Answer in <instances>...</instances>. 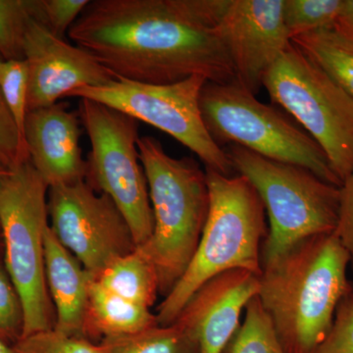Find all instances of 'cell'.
I'll use <instances>...</instances> for the list:
<instances>
[{
	"mask_svg": "<svg viewBox=\"0 0 353 353\" xmlns=\"http://www.w3.org/2000/svg\"><path fill=\"white\" fill-rule=\"evenodd\" d=\"M88 2V0H39V20L55 36L64 39L65 34H68Z\"/></svg>",
	"mask_w": 353,
	"mask_h": 353,
	"instance_id": "cell-29",
	"label": "cell"
},
{
	"mask_svg": "<svg viewBox=\"0 0 353 353\" xmlns=\"http://www.w3.org/2000/svg\"><path fill=\"white\" fill-rule=\"evenodd\" d=\"M24 313L19 294L0 262V338L13 345L22 336Z\"/></svg>",
	"mask_w": 353,
	"mask_h": 353,
	"instance_id": "cell-26",
	"label": "cell"
},
{
	"mask_svg": "<svg viewBox=\"0 0 353 353\" xmlns=\"http://www.w3.org/2000/svg\"><path fill=\"white\" fill-rule=\"evenodd\" d=\"M259 277L250 271L233 269L209 279L174 323L196 341L199 353H225L240 328L241 313L259 296Z\"/></svg>",
	"mask_w": 353,
	"mask_h": 353,
	"instance_id": "cell-14",
	"label": "cell"
},
{
	"mask_svg": "<svg viewBox=\"0 0 353 353\" xmlns=\"http://www.w3.org/2000/svg\"><path fill=\"white\" fill-rule=\"evenodd\" d=\"M29 160L27 146L0 90V163L12 170Z\"/></svg>",
	"mask_w": 353,
	"mask_h": 353,
	"instance_id": "cell-28",
	"label": "cell"
},
{
	"mask_svg": "<svg viewBox=\"0 0 353 353\" xmlns=\"http://www.w3.org/2000/svg\"><path fill=\"white\" fill-rule=\"evenodd\" d=\"M105 353H199L196 341L179 325H157L119 338L101 341Z\"/></svg>",
	"mask_w": 353,
	"mask_h": 353,
	"instance_id": "cell-20",
	"label": "cell"
},
{
	"mask_svg": "<svg viewBox=\"0 0 353 353\" xmlns=\"http://www.w3.org/2000/svg\"><path fill=\"white\" fill-rule=\"evenodd\" d=\"M345 0H284V21L290 39L299 34L332 27Z\"/></svg>",
	"mask_w": 353,
	"mask_h": 353,
	"instance_id": "cell-22",
	"label": "cell"
},
{
	"mask_svg": "<svg viewBox=\"0 0 353 353\" xmlns=\"http://www.w3.org/2000/svg\"><path fill=\"white\" fill-rule=\"evenodd\" d=\"M199 108L206 130L220 148L241 145L269 159L303 167L341 187L340 179L314 139L236 82L206 83Z\"/></svg>",
	"mask_w": 353,
	"mask_h": 353,
	"instance_id": "cell-7",
	"label": "cell"
},
{
	"mask_svg": "<svg viewBox=\"0 0 353 353\" xmlns=\"http://www.w3.org/2000/svg\"><path fill=\"white\" fill-rule=\"evenodd\" d=\"M336 234L347 250L353 268V170L341 185L340 213Z\"/></svg>",
	"mask_w": 353,
	"mask_h": 353,
	"instance_id": "cell-30",
	"label": "cell"
},
{
	"mask_svg": "<svg viewBox=\"0 0 353 353\" xmlns=\"http://www.w3.org/2000/svg\"><path fill=\"white\" fill-rule=\"evenodd\" d=\"M48 194V185L30 160L0 181L3 263L22 303V336L54 328L44 263V236L50 227Z\"/></svg>",
	"mask_w": 353,
	"mask_h": 353,
	"instance_id": "cell-6",
	"label": "cell"
},
{
	"mask_svg": "<svg viewBox=\"0 0 353 353\" xmlns=\"http://www.w3.org/2000/svg\"><path fill=\"white\" fill-rule=\"evenodd\" d=\"M229 0H94L69 38L116 78L170 85L192 76L234 83L218 32Z\"/></svg>",
	"mask_w": 353,
	"mask_h": 353,
	"instance_id": "cell-1",
	"label": "cell"
},
{
	"mask_svg": "<svg viewBox=\"0 0 353 353\" xmlns=\"http://www.w3.org/2000/svg\"><path fill=\"white\" fill-rule=\"evenodd\" d=\"M9 171L10 170H9L8 168H6L3 164L0 163V181H1V179L3 178Z\"/></svg>",
	"mask_w": 353,
	"mask_h": 353,
	"instance_id": "cell-33",
	"label": "cell"
},
{
	"mask_svg": "<svg viewBox=\"0 0 353 353\" xmlns=\"http://www.w3.org/2000/svg\"><path fill=\"white\" fill-rule=\"evenodd\" d=\"M28 88L29 69L27 61L25 59L6 60L0 57V90L24 141Z\"/></svg>",
	"mask_w": 353,
	"mask_h": 353,
	"instance_id": "cell-24",
	"label": "cell"
},
{
	"mask_svg": "<svg viewBox=\"0 0 353 353\" xmlns=\"http://www.w3.org/2000/svg\"><path fill=\"white\" fill-rule=\"evenodd\" d=\"M3 250V241H2L1 233H0V252Z\"/></svg>",
	"mask_w": 353,
	"mask_h": 353,
	"instance_id": "cell-34",
	"label": "cell"
},
{
	"mask_svg": "<svg viewBox=\"0 0 353 353\" xmlns=\"http://www.w3.org/2000/svg\"><path fill=\"white\" fill-rule=\"evenodd\" d=\"M274 104L322 148L341 183L353 170V97L290 43L265 76Z\"/></svg>",
	"mask_w": 353,
	"mask_h": 353,
	"instance_id": "cell-8",
	"label": "cell"
},
{
	"mask_svg": "<svg viewBox=\"0 0 353 353\" xmlns=\"http://www.w3.org/2000/svg\"><path fill=\"white\" fill-rule=\"evenodd\" d=\"M154 227L138 246L157 271L159 294L166 296L182 278L201 241L209 210L206 172L192 158L170 157L153 137H139Z\"/></svg>",
	"mask_w": 353,
	"mask_h": 353,
	"instance_id": "cell-4",
	"label": "cell"
},
{
	"mask_svg": "<svg viewBox=\"0 0 353 353\" xmlns=\"http://www.w3.org/2000/svg\"><path fill=\"white\" fill-rule=\"evenodd\" d=\"M334 27L353 41V0H345L343 10Z\"/></svg>",
	"mask_w": 353,
	"mask_h": 353,
	"instance_id": "cell-31",
	"label": "cell"
},
{
	"mask_svg": "<svg viewBox=\"0 0 353 353\" xmlns=\"http://www.w3.org/2000/svg\"><path fill=\"white\" fill-rule=\"evenodd\" d=\"M311 353H353V287L336 309L333 325Z\"/></svg>",
	"mask_w": 353,
	"mask_h": 353,
	"instance_id": "cell-27",
	"label": "cell"
},
{
	"mask_svg": "<svg viewBox=\"0 0 353 353\" xmlns=\"http://www.w3.org/2000/svg\"><path fill=\"white\" fill-rule=\"evenodd\" d=\"M208 82L201 76L190 77L170 85L117 78L102 87L79 88L67 97L101 102L139 122L152 125L192 150L206 168L231 176L234 168L229 157L211 138L202 120L199 97Z\"/></svg>",
	"mask_w": 353,
	"mask_h": 353,
	"instance_id": "cell-10",
	"label": "cell"
},
{
	"mask_svg": "<svg viewBox=\"0 0 353 353\" xmlns=\"http://www.w3.org/2000/svg\"><path fill=\"white\" fill-rule=\"evenodd\" d=\"M79 117L90 141L85 181L112 199L127 220L137 246L143 245L152 236L154 221L139 160V121L90 99H80Z\"/></svg>",
	"mask_w": 353,
	"mask_h": 353,
	"instance_id": "cell-9",
	"label": "cell"
},
{
	"mask_svg": "<svg viewBox=\"0 0 353 353\" xmlns=\"http://www.w3.org/2000/svg\"><path fill=\"white\" fill-rule=\"evenodd\" d=\"M12 347L15 353H105L101 343L59 333L54 329L22 336Z\"/></svg>",
	"mask_w": 353,
	"mask_h": 353,
	"instance_id": "cell-25",
	"label": "cell"
},
{
	"mask_svg": "<svg viewBox=\"0 0 353 353\" xmlns=\"http://www.w3.org/2000/svg\"><path fill=\"white\" fill-rule=\"evenodd\" d=\"M37 9L38 0H0V57L24 59L25 34Z\"/></svg>",
	"mask_w": 353,
	"mask_h": 353,
	"instance_id": "cell-23",
	"label": "cell"
},
{
	"mask_svg": "<svg viewBox=\"0 0 353 353\" xmlns=\"http://www.w3.org/2000/svg\"><path fill=\"white\" fill-rule=\"evenodd\" d=\"M92 280L112 294L148 308L159 294L157 271L138 248L109 264Z\"/></svg>",
	"mask_w": 353,
	"mask_h": 353,
	"instance_id": "cell-19",
	"label": "cell"
},
{
	"mask_svg": "<svg viewBox=\"0 0 353 353\" xmlns=\"http://www.w3.org/2000/svg\"><path fill=\"white\" fill-rule=\"evenodd\" d=\"M245 311V321L225 353H287L259 296L253 297Z\"/></svg>",
	"mask_w": 353,
	"mask_h": 353,
	"instance_id": "cell-21",
	"label": "cell"
},
{
	"mask_svg": "<svg viewBox=\"0 0 353 353\" xmlns=\"http://www.w3.org/2000/svg\"><path fill=\"white\" fill-rule=\"evenodd\" d=\"M29 69L27 110L48 108L81 88H99L117 80L87 50L55 36L32 17L24 39Z\"/></svg>",
	"mask_w": 353,
	"mask_h": 353,
	"instance_id": "cell-13",
	"label": "cell"
},
{
	"mask_svg": "<svg viewBox=\"0 0 353 353\" xmlns=\"http://www.w3.org/2000/svg\"><path fill=\"white\" fill-rule=\"evenodd\" d=\"M336 232L306 239L262 264L259 299L287 353H311L329 333L352 283Z\"/></svg>",
	"mask_w": 353,
	"mask_h": 353,
	"instance_id": "cell-2",
	"label": "cell"
},
{
	"mask_svg": "<svg viewBox=\"0 0 353 353\" xmlns=\"http://www.w3.org/2000/svg\"><path fill=\"white\" fill-rule=\"evenodd\" d=\"M48 209L51 231L92 279L138 248L112 199L85 180L50 188Z\"/></svg>",
	"mask_w": 353,
	"mask_h": 353,
	"instance_id": "cell-11",
	"label": "cell"
},
{
	"mask_svg": "<svg viewBox=\"0 0 353 353\" xmlns=\"http://www.w3.org/2000/svg\"><path fill=\"white\" fill-rule=\"evenodd\" d=\"M157 325H159L157 314H153L150 308L112 294L92 279L90 280L85 338H119Z\"/></svg>",
	"mask_w": 353,
	"mask_h": 353,
	"instance_id": "cell-17",
	"label": "cell"
},
{
	"mask_svg": "<svg viewBox=\"0 0 353 353\" xmlns=\"http://www.w3.org/2000/svg\"><path fill=\"white\" fill-rule=\"evenodd\" d=\"M46 279L55 305V331L85 338L88 285L92 277L48 228L44 236Z\"/></svg>",
	"mask_w": 353,
	"mask_h": 353,
	"instance_id": "cell-16",
	"label": "cell"
},
{
	"mask_svg": "<svg viewBox=\"0 0 353 353\" xmlns=\"http://www.w3.org/2000/svg\"><path fill=\"white\" fill-rule=\"evenodd\" d=\"M283 8L284 0H229L218 24L234 82L253 95L290 46Z\"/></svg>",
	"mask_w": 353,
	"mask_h": 353,
	"instance_id": "cell-12",
	"label": "cell"
},
{
	"mask_svg": "<svg viewBox=\"0 0 353 353\" xmlns=\"http://www.w3.org/2000/svg\"><path fill=\"white\" fill-rule=\"evenodd\" d=\"M80 124L79 114L70 112L64 103L27 112L24 138L30 161L48 189L85 180Z\"/></svg>",
	"mask_w": 353,
	"mask_h": 353,
	"instance_id": "cell-15",
	"label": "cell"
},
{
	"mask_svg": "<svg viewBox=\"0 0 353 353\" xmlns=\"http://www.w3.org/2000/svg\"><path fill=\"white\" fill-rule=\"evenodd\" d=\"M0 353H15L12 345L0 338Z\"/></svg>",
	"mask_w": 353,
	"mask_h": 353,
	"instance_id": "cell-32",
	"label": "cell"
},
{
	"mask_svg": "<svg viewBox=\"0 0 353 353\" xmlns=\"http://www.w3.org/2000/svg\"><path fill=\"white\" fill-rule=\"evenodd\" d=\"M290 43L353 97L352 39L332 26L299 34Z\"/></svg>",
	"mask_w": 353,
	"mask_h": 353,
	"instance_id": "cell-18",
	"label": "cell"
},
{
	"mask_svg": "<svg viewBox=\"0 0 353 353\" xmlns=\"http://www.w3.org/2000/svg\"><path fill=\"white\" fill-rule=\"evenodd\" d=\"M224 150L234 171L259 192L268 214L262 264L306 239L336 232L341 187L303 167L269 159L241 145H229Z\"/></svg>",
	"mask_w": 353,
	"mask_h": 353,
	"instance_id": "cell-5",
	"label": "cell"
},
{
	"mask_svg": "<svg viewBox=\"0 0 353 353\" xmlns=\"http://www.w3.org/2000/svg\"><path fill=\"white\" fill-rule=\"evenodd\" d=\"M209 210L201 241L182 278L157 307L158 324L171 325L209 279L243 269L261 275L260 245L268 230L263 201L243 176L206 168Z\"/></svg>",
	"mask_w": 353,
	"mask_h": 353,
	"instance_id": "cell-3",
	"label": "cell"
},
{
	"mask_svg": "<svg viewBox=\"0 0 353 353\" xmlns=\"http://www.w3.org/2000/svg\"><path fill=\"white\" fill-rule=\"evenodd\" d=\"M352 287H353V283H352Z\"/></svg>",
	"mask_w": 353,
	"mask_h": 353,
	"instance_id": "cell-35",
	"label": "cell"
}]
</instances>
